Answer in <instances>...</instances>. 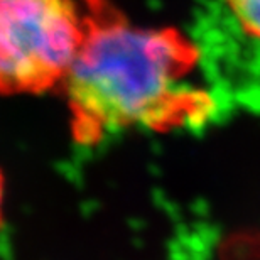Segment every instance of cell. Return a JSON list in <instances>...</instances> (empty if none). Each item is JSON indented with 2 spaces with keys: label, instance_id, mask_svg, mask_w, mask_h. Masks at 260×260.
I'll return each instance as SVG.
<instances>
[{
  "label": "cell",
  "instance_id": "obj_4",
  "mask_svg": "<svg viewBox=\"0 0 260 260\" xmlns=\"http://www.w3.org/2000/svg\"><path fill=\"white\" fill-rule=\"evenodd\" d=\"M2 205H4V178L0 174V220H2Z\"/></svg>",
  "mask_w": 260,
  "mask_h": 260
},
{
  "label": "cell",
  "instance_id": "obj_2",
  "mask_svg": "<svg viewBox=\"0 0 260 260\" xmlns=\"http://www.w3.org/2000/svg\"><path fill=\"white\" fill-rule=\"evenodd\" d=\"M85 36L75 0H0V93L64 81Z\"/></svg>",
  "mask_w": 260,
  "mask_h": 260
},
{
  "label": "cell",
  "instance_id": "obj_1",
  "mask_svg": "<svg viewBox=\"0 0 260 260\" xmlns=\"http://www.w3.org/2000/svg\"><path fill=\"white\" fill-rule=\"evenodd\" d=\"M198 58L196 46L179 30L134 25L95 2L63 81L75 135L95 142L127 128L201 122L211 105L188 83Z\"/></svg>",
  "mask_w": 260,
  "mask_h": 260
},
{
  "label": "cell",
  "instance_id": "obj_3",
  "mask_svg": "<svg viewBox=\"0 0 260 260\" xmlns=\"http://www.w3.org/2000/svg\"><path fill=\"white\" fill-rule=\"evenodd\" d=\"M242 30L260 43V0H223Z\"/></svg>",
  "mask_w": 260,
  "mask_h": 260
}]
</instances>
